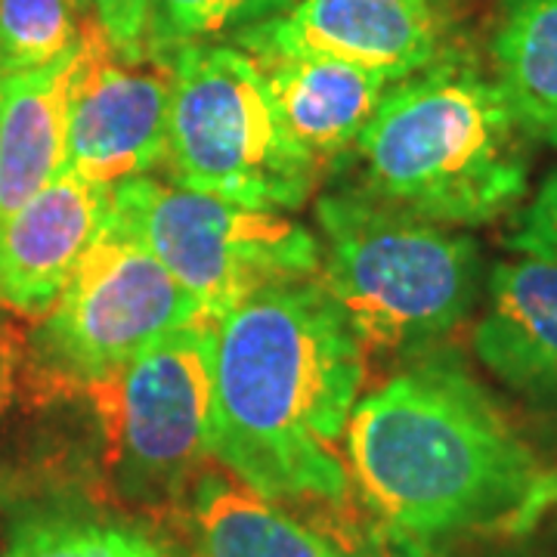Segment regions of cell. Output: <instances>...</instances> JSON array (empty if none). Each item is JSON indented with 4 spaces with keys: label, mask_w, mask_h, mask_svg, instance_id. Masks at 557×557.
Segmentation results:
<instances>
[{
    "label": "cell",
    "mask_w": 557,
    "mask_h": 557,
    "mask_svg": "<svg viewBox=\"0 0 557 557\" xmlns=\"http://www.w3.org/2000/svg\"><path fill=\"white\" fill-rule=\"evenodd\" d=\"M366 347L313 278L273 282L218 319L211 458L273 502L338 505Z\"/></svg>",
    "instance_id": "6da1fadb"
},
{
    "label": "cell",
    "mask_w": 557,
    "mask_h": 557,
    "mask_svg": "<svg viewBox=\"0 0 557 557\" xmlns=\"http://www.w3.org/2000/svg\"><path fill=\"white\" fill-rule=\"evenodd\" d=\"M344 461L381 530L440 545L527 533L557 505V474L453 359L416 362L359 397Z\"/></svg>",
    "instance_id": "7a4b0ae2"
},
{
    "label": "cell",
    "mask_w": 557,
    "mask_h": 557,
    "mask_svg": "<svg viewBox=\"0 0 557 557\" xmlns=\"http://www.w3.org/2000/svg\"><path fill=\"white\" fill-rule=\"evenodd\" d=\"M527 134L496 78L446 53L394 81L357 139L366 193L440 226H483L527 199Z\"/></svg>",
    "instance_id": "3957f363"
},
{
    "label": "cell",
    "mask_w": 557,
    "mask_h": 557,
    "mask_svg": "<svg viewBox=\"0 0 557 557\" xmlns=\"http://www.w3.org/2000/svg\"><path fill=\"white\" fill-rule=\"evenodd\" d=\"M317 282L362 347L421 354L468 319L483 263L471 236L406 214L369 193L317 201Z\"/></svg>",
    "instance_id": "277c9868"
},
{
    "label": "cell",
    "mask_w": 557,
    "mask_h": 557,
    "mask_svg": "<svg viewBox=\"0 0 557 557\" xmlns=\"http://www.w3.org/2000/svg\"><path fill=\"white\" fill-rule=\"evenodd\" d=\"M168 171L177 186L258 211H295L317 161L288 134L255 57L193 44L168 65Z\"/></svg>",
    "instance_id": "5b68a950"
},
{
    "label": "cell",
    "mask_w": 557,
    "mask_h": 557,
    "mask_svg": "<svg viewBox=\"0 0 557 557\" xmlns=\"http://www.w3.org/2000/svg\"><path fill=\"white\" fill-rule=\"evenodd\" d=\"M109 226L139 242L211 319L273 282L313 278L322 260L317 233L282 211L233 205L149 174L112 186Z\"/></svg>",
    "instance_id": "8992f818"
},
{
    "label": "cell",
    "mask_w": 557,
    "mask_h": 557,
    "mask_svg": "<svg viewBox=\"0 0 557 557\" xmlns=\"http://www.w3.org/2000/svg\"><path fill=\"white\" fill-rule=\"evenodd\" d=\"M218 319H196L149 344L115 379L90 387L119 490L164 505L196 483L211 458Z\"/></svg>",
    "instance_id": "52a82bcc"
},
{
    "label": "cell",
    "mask_w": 557,
    "mask_h": 557,
    "mask_svg": "<svg viewBox=\"0 0 557 557\" xmlns=\"http://www.w3.org/2000/svg\"><path fill=\"white\" fill-rule=\"evenodd\" d=\"M196 319L211 317L139 242L106 226L40 317L35 359L53 381L90 391Z\"/></svg>",
    "instance_id": "ba28073f"
},
{
    "label": "cell",
    "mask_w": 557,
    "mask_h": 557,
    "mask_svg": "<svg viewBox=\"0 0 557 557\" xmlns=\"http://www.w3.org/2000/svg\"><path fill=\"white\" fill-rule=\"evenodd\" d=\"M168 115L171 75L127 65L100 28L84 22L62 171L109 189L146 177L168 159Z\"/></svg>",
    "instance_id": "9c48e42d"
},
{
    "label": "cell",
    "mask_w": 557,
    "mask_h": 557,
    "mask_svg": "<svg viewBox=\"0 0 557 557\" xmlns=\"http://www.w3.org/2000/svg\"><path fill=\"white\" fill-rule=\"evenodd\" d=\"M449 0H295L239 32L248 57H322L403 81L446 57Z\"/></svg>",
    "instance_id": "30bf717a"
},
{
    "label": "cell",
    "mask_w": 557,
    "mask_h": 557,
    "mask_svg": "<svg viewBox=\"0 0 557 557\" xmlns=\"http://www.w3.org/2000/svg\"><path fill=\"white\" fill-rule=\"evenodd\" d=\"M112 189L69 171L0 218V307L44 317L109 226Z\"/></svg>",
    "instance_id": "8fae6325"
},
{
    "label": "cell",
    "mask_w": 557,
    "mask_h": 557,
    "mask_svg": "<svg viewBox=\"0 0 557 557\" xmlns=\"http://www.w3.org/2000/svg\"><path fill=\"white\" fill-rule=\"evenodd\" d=\"M480 366L527 399H557V263L520 255L486 278L474 325Z\"/></svg>",
    "instance_id": "7c38bea8"
},
{
    "label": "cell",
    "mask_w": 557,
    "mask_h": 557,
    "mask_svg": "<svg viewBox=\"0 0 557 557\" xmlns=\"http://www.w3.org/2000/svg\"><path fill=\"white\" fill-rule=\"evenodd\" d=\"M258 65L288 134L317 164L357 146L394 84L379 72L322 57H263Z\"/></svg>",
    "instance_id": "4fadbf2b"
},
{
    "label": "cell",
    "mask_w": 557,
    "mask_h": 557,
    "mask_svg": "<svg viewBox=\"0 0 557 557\" xmlns=\"http://www.w3.org/2000/svg\"><path fill=\"white\" fill-rule=\"evenodd\" d=\"M75 62L78 50L44 69L7 75L0 112V218L25 205L65 168Z\"/></svg>",
    "instance_id": "5bb4252c"
},
{
    "label": "cell",
    "mask_w": 557,
    "mask_h": 557,
    "mask_svg": "<svg viewBox=\"0 0 557 557\" xmlns=\"http://www.w3.org/2000/svg\"><path fill=\"white\" fill-rule=\"evenodd\" d=\"M193 557H347L335 542L223 468L193 483Z\"/></svg>",
    "instance_id": "9a60e30c"
},
{
    "label": "cell",
    "mask_w": 557,
    "mask_h": 557,
    "mask_svg": "<svg viewBox=\"0 0 557 557\" xmlns=\"http://www.w3.org/2000/svg\"><path fill=\"white\" fill-rule=\"evenodd\" d=\"M493 78L527 139L557 149V0H498Z\"/></svg>",
    "instance_id": "2e32d148"
},
{
    "label": "cell",
    "mask_w": 557,
    "mask_h": 557,
    "mask_svg": "<svg viewBox=\"0 0 557 557\" xmlns=\"http://www.w3.org/2000/svg\"><path fill=\"white\" fill-rule=\"evenodd\" d=\"M0 557H174L139 523L94 515H40L20 523Z\"/></svg>",
    "instance_id": "e0dca14e"
},
{
    "label": "cell",
    "mask_w": 557,
    "mask_h": 557,
    "mask_svg": "<svg viewBox=\"0 0 557 557\" xmlns=\"http://www.w3.org/2000/svg\"><path fill=\"white\" fill-rule=\"evenodd\" d=\"M81 16L78 0H0V72L20 75L75 53Z\"/></svg>",
    "instance_id": "ac0fdd59"
},
{
    "label": "cell",
    "mask_w": 557,
    "mask_h": 557,
    "mask_svg": "<svg viewBox=\"0 0 557 557\" xmlns=\"http://www.w3.org/2000/svg\"><path fill=\"white\" fill-rule=\"evenodd\" d=\"M288 0H149V60L171 65L180 50L270 20Z\"/></svg>",
    "instance_id": "d6986e66"
},
{
    "label": "cell",
    "mask_w": 557,
    "mask_h": 557,
    "mask_svg": "<svg viewBox=\"0 0 557 557\" xmlns=\"http://www.w3.org/2000/svg\"><path fill=\"white\" fill-rule=\"evenodd\" d=\"M84 16L127 65L149 60V0H78Z\"/></svg>",
    "instance_id": "ffe728a7"
},
{
    "label": "cell",
    "mask_w": 557,
    "mask_h": 557,
    "mask_svg": "<svg viewBox=\"0 0 557 557\" xmlns=\"http://www.w3.org/2000/svg\"><path fill=\"white\" fill-rule=\"evenodd\" d=\"M511 248L518 255L555 260L557 263V171L542 180L533 201L515 223Z\"/></svg>",
    "instance_id": "44dd1931"
},
{
    "label": "cell",
    "mask_w": 557,
    "mask_h": 557,
    "mask_svg": "<svg viewBox=\"0 0 557 557\" xmlns=\"http://www.w3.org/2000/svg\"><path fill=\"white\" fill-rule=\"evenodd\" d=\"M347 557H453L440 542H424V539L397 536L381 530L379 539H372L366 548H359L357 555Z\"/></svg>",
    "instance_id": "7402d4cb"
},
{
    "label": "cell",
    "mask_w": 557,
    "mask_h": 557,
    "mask_svg": "<svg viewBox=\"0 0 557 557\" xmlns=\"http://www.w3.org/2000/svg\"><path fill=\"white\" fill-rule=\"evenodd\" d=\"M3 90H7V75L0 72V112H3Z\"/></svg>",
    "instance_id": "603a6c76"
},
{
    "label": "cell",
    "mask_w": 557,
    "mask_h": 557,
    "mask_svg": "<svg viewBox=\"0 0 557 557\" xmlns=\"http://www.w3.org/2000/svg\"><path fill=\"white\" fill-rule=\"evenodd\" d=\"M0 403H3V359H0Z\"/></svg>",
    "instance_id": "cb8c5ba5"
},
{
    "label": "cell",
    "mask_w": 557,
    "mask_h": 557,
    "mask_svg": "<svg viewBox=\"0 0 557 557\" xmlns=\"http://www.w3.org/2000/svg\"><path fill=\"white\" fill-rule=\"evenodd\" d=\"M449 3H458V0H449Z\"/></svg>",
    "instance_id": "d4e9b609"
}]
</instances>
